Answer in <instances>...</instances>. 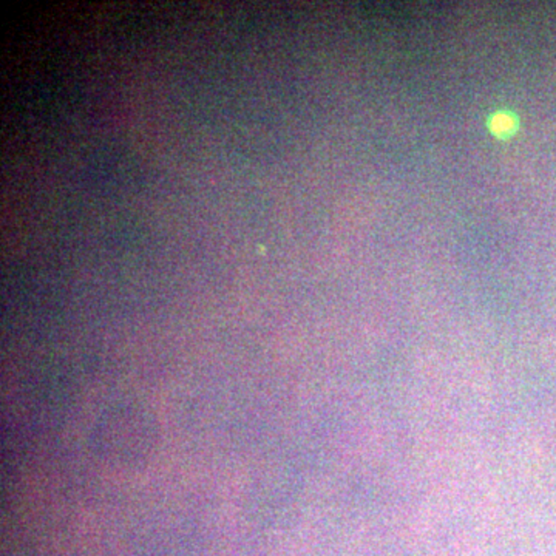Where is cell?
<instances>
[{
	"mask_svg": "<svg viewBox=\"0 0 556 556\" xmlns=\"http://www.w3.org/2000/svg\"><path fill=\"white\" fill-rule=\"evenodd\" d=\"M490 126H491V132L496 135V136L507 138V136H510L514 132L516 122H514V119H513L511 114H508L505 111H501V113L494 114L491 117V124H490Z\"/></svg>",
	"mask_w": 556,
	"mask_h": 556,
	"instance_id": "6da1fadb",
	"label": "cell"
}]
</instances>
